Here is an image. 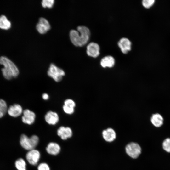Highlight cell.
<instances>
[{
	"label": "cell",
	"mask_w": 170,
	"mask_h": 170,
	"mask_svg": "<svg viewBox=\"0 0 170 170\" xmlns=\"http://www.w3.org/2000/svg\"><path fill=\"white\" fill-rule=\"evenodd\" d=\"M77 31L72 30L70 32V37L72 43L76 46L82 47L88 41L90 35L89 29L84 26L77 27Z\"/></svg>",
	"instance_id": "1"
},
{
	"label": "cell",
	"mask_w": 170,
	"mask_h": 170,
	"mask_svg": "<svg viewBox=\"0 0 170 170\" xmlns=\"http://www.w3.org/2000/svg\"><path fill=\"white\" fill-rule=\"evenodd\" d=\"M0 64L3 65L1 70L2 74L6 79L10 80L17 77L19 71L15 65L7 57L1 56L0 57Z\"/></svg>",
	"instance_id": "2"
},
{
	"label": "cell",
	"mask_w": 170,
	"mask_h": 170,
	"mask_svg": "<svg viewBox=\"0 0 170 170\" xmlns=\"http://www.w3.org/2000/svg\"><path fill=\"white\" fill-rule=\"evenodd\" d=\"M38 141L39 138L37 135H33L28 138L26 135L23 134L20 137V143L24 149L30 150L34 149Z\"/></svg>",
	"instance_id": "3"
},
{
	"label": "cell",
	"mask_w": 170,
	"mask_h": 170,
	"mask_svg": "<svg viewBox=\"0 0 170 170\" xmlns=\"http://www.w3.org/2000/svg\"><path fill=\"white\" fill-rule=\"evenodd\" d=\"M48 76L57 82L60 81L65 74L62 69L58 67L54 64H51L47 71Z\"/></svg>",
	"instance_id": "4"
},
{
	"label": "cell",
	"mask_w": 170,
	"mask_h": 170,
	"mask_svg": "<svg viewBox=\"0 0 170 170\" xmlns=\"http://www.w3.org/2000/svg\"><path fill=\"white\" fill-rule=\"evenodd\" d=\"M126 153L131 157L135 159L137 158L141 153V149L139 145L135 142H131L126 146Z\"/></svg>",
	"instance_id": "5"
},
{
	"label": "cell",
	"mask_w": 170,
	"mask_h": 170,
	"mask_svg": "<svg viewBox=\"0 0 170 170\" xmlns=\"http://www.w3.org/2000/svg\"><path fill=\"white\" fill-rule=\"evenodd\" d=\"M36 28L39 33L44 34L50 29L51 27L49 22L46 19L41 17L37 24Z\"/></svg>",
	"instance_id": "6"
},
{
	"label": "cell",
	"mask_w": 170,
	"mask_h": 170,
	"mask_svg": "<svg viewBox=\"0 0 170 170\" xmlns=\"http://www.w3.org/2000/svg\"><path fill=\"white\" fill-rule=\"evenodd\" d=\"M40 154L39 152L35 149L29 150L26 155V158L28 162L31 165H35L40 159Z\"/></svg>",
	"instance_id": "7"
},
{
	"label": "cell",
	"mask_w": 170,
	"mask_h": 170,
	"mask_svg": "<svg viewBox=\"0 0 170 170\" xmlns=\"http://www.w3.org/2000/svg\"><path fill=\"white\" fill-rule=\"evenodd\" d=\"M23 114L22 121L24 123L28 125H31L34 123L36 118V115L34 112L26 109L23 110Z\"/></svg>",
	"instance_id": "8"
},
{
	"label": "cell",
	"mask_w": 170,
	"mask_h": 170,
	"mask_svg": "<svg viewBox=\"0 0 170 170\" xmlns=\"http://www.w3.org/2000/svg\"><path fill=\"white\" fill-rule=\"evenodd\" d=\"M100 48L96 43L91 42L87 47V53L89 56L93 58L97 57L99 54Z\"/></svg>",
	"instance_id": "9"
},
{
	"label": "cell",
	"mask_w": 170,
	"mask_h": 170,
	"mask_svg": "<svg viewBox=\"0 0 170 170\" xmlns=\"http://www.w3.org/2000/svg\"><path fill=\"white\" fill-rule=\"evenodd\" d=\"M23 111L22 108L20 105L15 104L8 108L7 112L10 116L17 117L23 113Z\"/></svg>",
	"instance_id": "10"
},
{
	"label": "cell",
	"mask_w": 170,
	"mask_h": 170,
	"mask_svg": "<svg viewBox=\"0 0 170 170\" xmlns=\"http://www.w3.org/2000/svg\"><path fill=\"white\" fill-rule=\"evenodd\" d=\"M118 45L124 54H127L131 49V42L127 38H121L118 42Z\"/></svg>",
	"instance_id": "11"
},
{
	"label": "cell",
	"mask_w": 170,
	"mask_h": 170,
	"mask_svg": "<svg viewBox=\"0 0 170 170\" xmlns=\"http://www.w3.org/2000/svg\"><path fill=\"white\" fill-rule=\"evenodd\" d=\"M44 119L48 124L54 125L59 122V117L57 113L52 111H49L45 115Z\"/></svg>",
	"instance_id": "12"
},
{
	"label": "cell",
	"mask_w": 170,
	"mask_h": 170,
	"mask_svg": "<svg viewBox=\"0 0 170 170\" xmlns=\"http://www.w3.org/2000/svg\"><path fill=\"white\" fill-rule=\"evenodd\" d=\"M57 133L62 139L65 140L71 137L72 132L70 128L62 126L58 129Z\"/></svg>",
	"instance_id": "13"
},
{
	"label": "cell",
	"mask_w": 170,
	"mask_h": 170,
	"mask_svg": "<svg viewBox=\"0 0 170 170\" xmlns=\"http://www.w3.org/2000/svg\"><path fill=\"white\" fill-rule=\"evenodd\" d=\"M102 134L104 139L108 142L113 141L116 139V137L115 131L112 128H110L103 130Z\"/></svg>",
	"instance_id": "14"
},
{
	"label": "cell",
	"mask_w": 170,
	"mask_h": 170,
	"mask_svg": "<svg viewBox=\"0 0 170 170\" xmlns=\"http://www.w3.org/2000/svg\"><path fill=\"white\" fill-rule=\"evenodd\" d=\"M150 121L154 126L159 128L163 124V118L160 114L156 113L152 115L150 118Z\"/></svg>",
	"instance_id": "15"
},
{
	"label": "cell",
	"mask_w": 170,
	"mask_h": 170,
	"mask_svg": "<svg viewBox=\"0 0 170 170\" xmlns=\"http://www.w3.org/2000/svg\"><path fill=\"white\" fill-rule=\"evenodd\" d=\"M46 150L48 154L52 155H56L60 152V147L58 144L51 142L48 145Z\"/></svg>",
	"instance_id": "16"
},
{
	"label": "cell",
	"mask_w": 170,
	"mask_h": 170,
	"mask_svg": "<svg viewBox=\"0 0 170 170\" xmlns=\"http://www.w3.org/2000/svg\"><path fill=\"white\" fill-rule=\"evenodd\" d=\"M115 60L114 58L111 56L103 57L100 61V65L103 68L112 67L115 65Z\"/></svg>",
	"instance_id": "17"
},
{
	"label": "cell",
	"mask_w": 170,
	"mask_h": 170,
	"mask_svg": "<svg viewBox=\"0 0 170 170\" xmlns=\"http://www.w3.org/2000/svg\"><path fill=\"white\" fill-rule=\"evenodd\" d=\"M11 26V23L4 15L0 16V28L4 30H8Z\"/></svg>",
	"instance_id": "18"
},
{
	"label": "cell",
	"mask_w": 170,
	"mask_h": 170,
	"mask_svg": "<svg viewBox=\"0 0 170 170\" xmlns=\"http://www.w3.org/2000/svg\"><path fill=\"white\" fill-rule=\"evenodd\" d=\"M8 106L4 100L0 99V118L3 117L7 112Z\"/></svg>",
	"instance_id": "19"
},
{
	"label": "cell",
	"mask_w": 170,
	"mask_h": 170,
	"mask_svg": "<svg viewBox=\"0 0 170 170\" xmlns=\"http://www.w3.org/2000/svg\"><path fill=\"white\" fill-rule=\"evenodd\" d=\"M15 166L18 170H26V163L22 158H19L15 162Z\"/></svg>",
	"instance_id": "20"
},
{
	"label": "cell",
	"mask_w": 170,
	"mask_h": 170,
	"mask_svg": "<svg viewBox=\"0 0 170 170\" xmlns=\"http://www.w3.org/2000/svg\"><path fill=\"white\" fill-rule=\"evenodd\" d=\"M54 3V0H43L41 3L44 8H51L53 6Z\"/></svg>",
	"instance_id": "21"
},
{
	"label": "cell",
	"mask_w": 170,
	"mask_h": 170,
	"mask_svg": "<svg viewBox=\"0 0 170 170\" xmlns=\"http://www.w3.org/2000/svg\"><path fill=\"white\" fill-rule=\"evenodd\" d=\"M162 147L166 151L170 152V138H167L163 141Z\"/></svg>",
	"instance_id": "22"
},
{
	"label": "cell",
	"mask_w": 170,
	"mask_h": 170,
	"mask_svg": "<svg viewBox=\"0 0 170 170\" xmlns=\"http://www.w3.org/2000/svg\"><path fill=\"white\" fill-rule=\"evenodd\" d=\"M155 1L154 0H144L142 2V4L144 7L148 8L153 5Z\"/></svg>",
	"instance_id": "23"
},
{
	"label": "cell",
	"mask_w": 170,
	"mask_h": 170,
	"mask_svg": "<svg viewBox=\"0 0 170 170\" xmlns=\"http://www.w3.org/2000/svg\"><path fill=\"white\" fill-rule=\"evenodd\" d=\"M64 105L69 107L74 108L76 106V104L72 99H67L64 101Z\"/></svg>",
	"instance_id": "24"
},
{
	"label": "cell",
	"mask_w": 170,
	"mask_h": 170,
	"mask_svg": "<svg viewBox=\"0 0 170 170\" xmlns=\"http://www.w3.org/2000/svg\"><path fill=\"white\" fill-rule=\"evenodd\" d=\"M63 109L64 112L68 114H72L74 112V108H71L64 105L63 106Z\"/></svg>",
	"instance_id": "25"
},
{
	"label": "cell",
	"mask_w": 170,
	"mask_h": 170,
	"mask_svg": "<svg viewBox=\"0 0 170 170\" xmlns=\"http://www.w3.org/2000/svg\"><path fill=\"white\" fill-rule=\"evenodd\" d=\"M38 170H50L48 165L46 163H40L38 167Z\"/></svg>",
	"instance_id": "26"
},
{
	"label": "cell",
	"mask_w": 170,
	"mask_h": 170,
	"mask_svg": "<svg viewBox=\"0 0 170 170\" xmlns=\"http://www.w3.org/2000/svg\"><path fill=\"white\" fill-rule=\"evenodd\" d=\"M42 99L44 100H47L49 99V96L47 93H44L42 94Z\"/></svg>",
	"instance_id": "27"
}]
</instances>
